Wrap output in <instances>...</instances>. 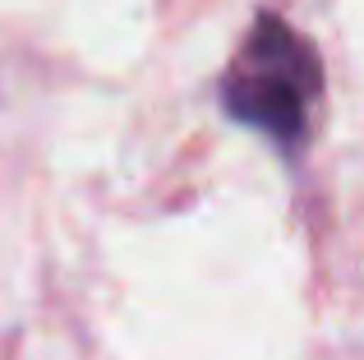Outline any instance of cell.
<instances>
[{"label": "cell", "instance_id": "obj_1", "mask_svg": "<svg viewBox=\"0 0 364 360\" xmlns=\"http://www.w3.org/2000/svg\"><path fill=\"white\" fill-rule=\"evenodd\" d=\"M323 92V65L309 37L282 14H258L222 79V111L295 157L309 134V111Z\"/></svg>", "mask_w": 364, "mask_h": 360}]
</instances>
